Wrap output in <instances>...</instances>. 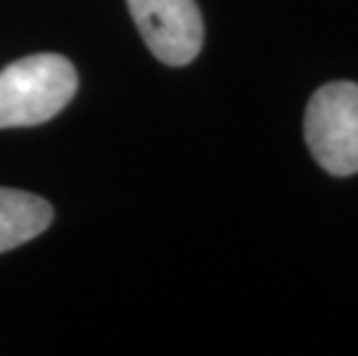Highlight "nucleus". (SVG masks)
<instances>
[{"label": "nucleus", "mask_w": 358, "mask_h": 356, "mask_svg": "<svg viewBox=\"0 0 358 356\" xmlns=\"http://www.w3.org/2000/svg\"><path fill=\"white\" fill-rule=\"evenodd\" d=\"M127 5L157 60L180 67L199 56L203 21L194 0H127Z\"/></svg>", "instance_id": "nucleus-3"}, {"label": "nucleus", "mask_w": 358, "mask_h": 356, "mask_svg": "<svg viewBox=\"0 0 358 356\" xmlns=\"http://www.w3.org/2000/svg\"><path fill=\"white\" fill-rule=\"evenodd\" d=\"M306 141L333 176L358 171V83L333 81L317 88L306 109Z\"/></svg>", "instance_id": "nucleus-2"}, {"label": "nucleus", "mask_w": 358, "mask_h": 356, "mask_svg": "<svg viewBox=\"0 0 358 356\" xmlns=\"http://www.w3.org/2000/svg\"><path fill=\"white\" fill-rule=\"evenodd\" d=\"M51 220L53 208L42 197L0 187V252L40 236Z\"/></svg>", "instance_id": "nucleus-4"}, {"label": "nucleus", "mask_w": 358, "mask_h": 356, "mask_svg": "<svg viewBox=\"0 0 358 356\" xmlns=\"http://www.w3.org/2000/svg\"><path fill=\"white\" fill-rule=\"evenodd\" d=\"M77 70L65 56L35 54L0 72V130L51 120L77 95Z\"/></svg>", "instance_id": "nucleus-1"}]
</instances>
